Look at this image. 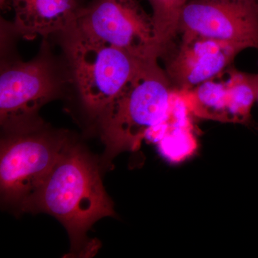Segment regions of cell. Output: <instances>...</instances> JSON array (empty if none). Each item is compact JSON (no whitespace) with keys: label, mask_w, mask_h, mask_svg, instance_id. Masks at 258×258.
<instances>
[{"label":"cell","mask_w":258,"mask_h":258,"mask_svg":"<svg viewBox=\"0 0 258 258\" xmlns=\"http://www.w3.org/2000/svg\"><path fill=\"white\" fill-rule=\"evenodd\" d=\"M100 166L82 146L71 142L41 187L22 210L45 212L60 221L69 233L72 257L94 255L100 244L88 240V231L103 217L115 216Z\"/></svg>","instance_id":"6da1fadb"},{"label":"cell","mask_w":258,"mask_h":258,"mask_svg":"<svg viewBox=\"0 0 258 258\" xmlns=\"http://www.w3.org/2000/svg\"><path fill=\"white\" fill-rule=\"evenodd\" d=\"M172 88L158 59L144 62L97 120L106 147L103 165L120 153L138 150L148 134L166 119Z\"/></svg>","instance_id":"7a4b0ae2"},{"label":"cell","mask_w":258,"mask_h":258,"mask_svg":"<svg viewBox=\"0 0 258 258\" xmlns=\"http://www.w3.org/2000/svg\"><path fill=\"white\" fill-rule=\"evenodd\" d=\"M72 142L66 131L49 128L44 123L5 132L0 153L2 203L22 212Z\"/></svg>","instance_id":"3957f363"},{"label":"cell","mask_w":258,"mask_h":258,"mask_svg":"<svg viewBox=\"0 0 258 258\" xmlns=\"http://www.w3.org/2000/svg\"><path fill=\"white\" fill-rule=\"evenodd\" d=\"M62 36L83 108L97 120L148 60L91 40L74 27Z\"/></svg>","instance_id":"277c9868"},{"label":"cell","mask_w":258,"mask_h":258,"mask_svg":"<svg viewBox=\"0 0 258 258\" xmlns=\"http://www.w3.org/2000/svg\"><path fill=\"white\" fill-rule=\"evenodd\" d=\"M53 60L42 49L28 61L3 64L0 75V121L5 132L41 124L38 112L62 93Z\"/></svg>","instance_id":"5b68a950"},{"label":"cell","mask_w":258,"mask_h":258,"mask_svg":"<svg viewBox=\"0 0 258 258\" xmlns=\"http://www.w3.org/2000/svg\"><path fill=\"white\" fill-rule=\"evenodd\" d=\"M74 28L83 36L142 60L161 56L152 15L138 0H92L80 8Z\"/></svg>","instance_id":"8992f818"},{"label":"cell","mask_w":258,"mask_h":258,"mask_svg":"<svg viewBox=\"0 0 258 258\" xmlns=\"http://www.w3.org/2000/svg\"><path fill=\"white\" fill-rule=\"evenodd\" d=\"M179 32L258 49V3L250 0L188 1L180 15Z\"/></svg>","instance_id":"52a82bcc"},{"label":"cell","mask_w":258,"mask_h":258,"mask_svg":"<svg viewBox=\"0 0 258 258\" xmlns=\"http://www.w3.org/2000/svg\"><path fill=\"white\" fill-rule=\"evenodd\" d=\"M245 49L241 44L182 35L179 50L168 61L166 73L173 86L189 91L215 79Z\"/></svg>","instance_id":"ba28073f"},{"label":"cell","mask_w":258,"mask_h":258,"mask_svg":"<svg viewBox=\"0 0 258 258\" xmlns=\"http://www.w3.org/2000/svg\"><path fill=\"white\" fill-rule=\"evenodd\" d=\"M15 12V32L25 39L62 35L74 26L78 0H10Z\"/></svg>","instance_id":"9c48e42d"},{"label":"cell","mask_w":258,"mask_h":258,"mask_svg":"<svg viewBox=\"0 0 258 258\" xmlns=\"http://www.w3.org/2000/svg\"><path fill=\"white\" fill-rule=\"evenodd\" d=\"M214 79L189 90L185 97L186 107L194 114L205 119L231 123L228 96L225 83Z\"/></svg>","instance_id":"30bf717a"},{"label":"cell","mask_w":258,"mask_h":258,"mask_svg":"<svg viewBox=\"0 0 258 258\" xmlns=\"http://www.w3.org/2000/svg\"><path fill=\"white\" fill-rule=\"evenodd\" d=\"M225 84L231 123H247L251 118L252 106L257 101L256 74L232 71Z\"/></svg>","instance_id":"8fae6325"},{"label":"cell","mask_w":258,"mask_h":258,"mask_svg":"<svg viewBox=\"0 0 258 258\" xmlns=\"http://www.w3.org/2000/svg\"><path fill=\"white\" fill-rule=\"evenodd\" d=\"M152 9V19L161 56L166 53L176 34L179 20L188 0H148Z\"/></svg>","instance_id":"7c38bea8"},{"label":"cell","mask_w":258,"mask_h":258,"mask_svg":"<svg viewBox=\"0 0 258 258\" xmlns=\"http://www.w3.org/2000/svg\"><path fill=\"white\" fill-rule=\"evenodd\" d=\"M256 81H257V101L258 102V73L256 74Z\"/></svg>","instance_id":"4fadbf2b"},{"label":"cell","mask_w":258,"mask_h":258,"mask_svg":"<svg viewBox=\"0 0 258 258\" xmlns=\"http://www.w3.org/2000/svg\"><path fill=\"white\" fill-rule=\"evenodd\" d=\"M250 1L256 2V3H258V0H250Z\"/></svg>","instance_id":"5bb4252c"}]
</instances>
